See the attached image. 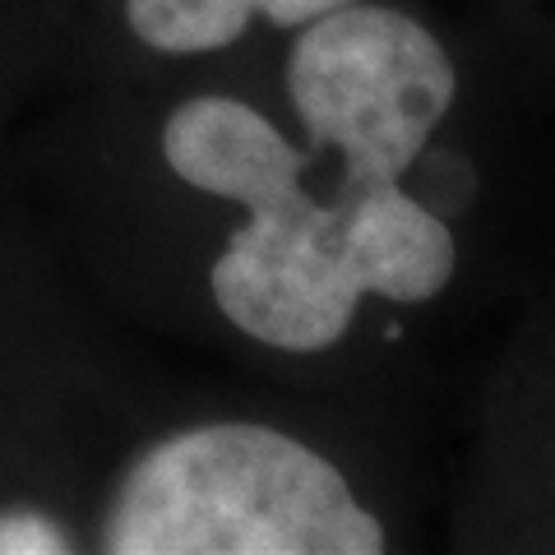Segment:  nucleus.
Returning <instances> with one entry per match:
<instances>
[{"label":"nucleus","instance_id":"f03ea898","mask_svg":"<svg viewBox=\"0 0 555 555\" xmlns=\"http://www.w3.org/2000/svg\"><path fill=\"white\" fill-rule=\"evenodd\" d=\"M454 61L436 33L389 5H343L301 28L287 93L320 149L343 158V181H403L454 107Z\"/></svg>","mask_w":555,"mask_h":555},{"label":"nucleus","instance_id":"20e7f679","mask_svg":"<svg viewBox=\"0 0 555 555\" xmlns=\"http://www.w3.org/2000/svg\"><path fill=\"white\" fill-rule=\"evenodd\" d=\"M338 199L347 208V259L366 297L416 306L454 278V232L403 181H343Z\"/></svg>","mask_w":555,"mask_h":555},{"label":"nucleus","instance_id":"39448f33","mask_svg":"<svg viewBox=\"0 0 555 555\" xmlns=\"http://www.w3.org/2000/svg\"><path fill=\"white\" fill-rule=\"evenodd\" d=\"M134 38L163 56H199L232 47L250 28V0H126Z\"/></svg>","mask_w":555,"mask_h":555},{"label":"nucleus","instance_id":"423d86ee","mask_svg":"<svg viewBox=\"0 0 555 555\" xmlns=\"http://www.w3.org/2000/svg\"><path fill=\"white\" fill-rule=\"evenodd\" d=\"M0 551H14V555H33V551H65V537L56 524L47 518H33V514H14V518H0Z\"/></svg>","mask_w":555,"mask_h":555},{"label":"nucleus","instance_id":"0eeeda50","mask_svg":"<svg viewBox=\"0 0 555 555\" xmlns=\"http://www.w3.org/2000/svg\"><path fill=\"white\" fill-rule=\"evenodd\" d=\"M352 0H250L255 20H269V24H283V28H306L315 24L320 14H334Z\"/></svg>","mask_w":555,"mask_h":555},{"label":"nucleus","instance_id":"f257e3e1","mask_svg":"<svg viewBox=\"0 0 555 555\" xmlns=\"http://www.w3.org/2000/svg\"><path fill=\"white\" fill-rule=\"evenodd\" d=\"M112 555H375L379 518L324 454L273 426L222 422L163 440L107 509Z\"/></svg>","mask_w":555,"mask_h":555},{"label":"nucleus","instance_id":"7ed1b4c3","mask_svg":"<svg viewBox=\"0 0 555 555\" xmlns=\"http://www.w3.org/2000/svg\"><path fill=\"white\" fill-rule=\"evenodd\" d=\"M246 228L232 232L214 264V297L241 334L278 352H324L357 320L366 292L347 259V208L320 204L297 171L269 181L241 204Z\"/></svg>","mask_w":555,"mask_h":555}]
</instances>
